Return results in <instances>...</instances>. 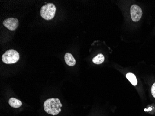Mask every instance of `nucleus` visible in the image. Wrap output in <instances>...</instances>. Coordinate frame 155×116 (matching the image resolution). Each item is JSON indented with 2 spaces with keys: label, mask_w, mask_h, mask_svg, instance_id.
I'll use <instances>...</instances> for the list:
<instances>
[{
  "label": "nucleus",
  "mask_w": 155,
  "mask_h": 116,
  "mask_svg": "<svg viewBox=\"0 0 155 116\" xmlns=\"http://www.w3.org/2000/svg\"><path fill=\"white\" fill-rule=\"evenodd\" d=\"M151 108H150V107H149V110H147V111H151Z\"/></svg>",
  "instance_id": "obj_11"
},
{
  "label": "nucleus",
  "mask_w": 155,
  "mask_h": 116,
  "mask_svg": "<svg viewBox=\"0 0 155 116\" xmlns=\"http://www.w3.org/2000/svg\"><path fill=\"white\" fill-rule=\"evenodd\" d=\"M19 59V53L14 49L8 50L2 56V61L7 64H14L16 63Z\"/></svg>",
  "instance_id": "obj_3"
},
{
  "label": "nucleus",
  "mask_w": 155,
  "mask_h": 116,
  "mask_svg": "<svg viewBox=\"0 0 155 116\" xmlns=\"http://www.w3.org/2000/svg\"><path fill=\"white\" fill-rule=\"evenodd\" d=\"M105 60L104 56L101 53L98 54L96 57H94L92 59V62L94 64L99 65L102 64Z\"/></svg>",
  "instance_id": "obj_9"
},
{
  "label": "nucleus",
  "mask_w": 155,
  "mask_h": 116,
  "mask_svg": "<svg viewBox=\"0 0 155 116\" xmlns=\"http://www.w3.org/2000/svg\"><path fill=\"white\" fill-rule=\"evenodd\" d=\"M143 14L142 9L137 5H133L131 8V15L133 21H139Z\"/></svg>",
  "instance_id": "obj_4"
},
{
  "label": "nucleus",
  "mask_w": 155,
  "mask_h": 116,
  "mask_svg": "<svg viewBox=\"0 0 155 116\" xmlns=\"http://www.w3.org/2000/svg\"><path fill=\"white\" fill-rule=\"evenodd\" d=\"M65 61L67 65L70 66H74L76 64V60L74 57L70 53H66L65 55Z\"/></svg>",
  "instance_id": "obj_6"
},
{
  "label": "nucleus",
  "mask_w": 155,
  "mask_h": 116,
  "mask_svg": "<svg viewBox=\"0 0 155 116\" xmlns=\"http://www.w3.org/2000/svg\"><path fill=\"white\" fill-rule=\"evenodd\" d=\"M144 111H147V110H146V109H145V110H144Z\"/></svg>",
  "instance_id": "obj_12"
},
{
  "label": "nucleus",
  "mask_w": 155,
  "mask_h": 116,
  "mask_svg": "<svg viewBox=\"0 0 155 116\" xmlns=\"http://www.w3.org/2000/svg\"><path fill=\"white\" fill-rule=\"evenodd\" d=\"M9 105L11 107L13 108H18L20 107L22 105V103L21 101L19 99H16L14 98H11L9 99Z\"/></svg>",
  "instance_id": "obj_7"
},
{
  "label": "nucleus",
  "mask_w": 155,
  "mask_h": 116,
  "mask_svg": "<svg viewBox=\"0 0 155 116\" xmlns=\"http://www.w3.org/2000/svg\"><path fill=\"white\" fill-rule=\"evenodd\" d=\"M151 94L152 96L155 98V83H154V84L152 85L151 89Z\"/></svg>",
  "instance_id": "obj_10"
},
{
  "label": "nucleus",
  "mask_w": 155,
  "mask_h": 116,
  "mask_svg": "<svg viewBox=\"0 0 155 116\" xmlns=\"http://www.w3.org/2000/svg\"><path fill=\"white\" fill-rule=\"evenodd\" d=\"M56 7L52 3L43 5L40 9V15L43 19L50 20L54 18L56 12Z\"/></svg>",
  "instance_id": "obj_2"
},
{
  "label": "nucleus",
  "mask_w": 155,
  "mask_h": 116,
  "mask_svg": "<svg viewBox=\"0 0 155 116\" xmlns=\"http://www.w3.org/2000/svg\"><path fill=\"white\" fill-rule=\"evenodd\" d=\"M43 106L44 110L47 113L55 116L61 112L62 105L59 98H51L45 101Z\"/></svg>",
  "instance_id": "obj_1"
},
{
  "label": "nucleus",
  "mask_w": 155,
  "mask_h": 116,
  "mask_svg": "<svg viewBox=\"0 0 155 116\" xmlns=\"http://www.w3.org/2000/svg\"><path fill=\"white\" fill-rule=\"evenodd\" d=\"M3 25L9 30L14 31L18 27L19 21L16 18H9L3 21Z\"/></svg>",
  "instance_id": "obj_5"
},
{
  "label": "nucleus",
  "mask_w": 155,
  "mask_h": 116,
  "mask_svg": "<svg viewBox=\"0 0 155 116\" xmlns=\"http://www.w3.org/2000/svg\"><path fill=\"white\" fill-rule=\"evenodd\" d=\"M126 78L129 80V81L131 82L132 85H134V86L137 85V80L135 74L132 73H131V72H129V73L126 74Z\"/></svg>",
  "instance_id": "obj_8"
}]
</instances>
